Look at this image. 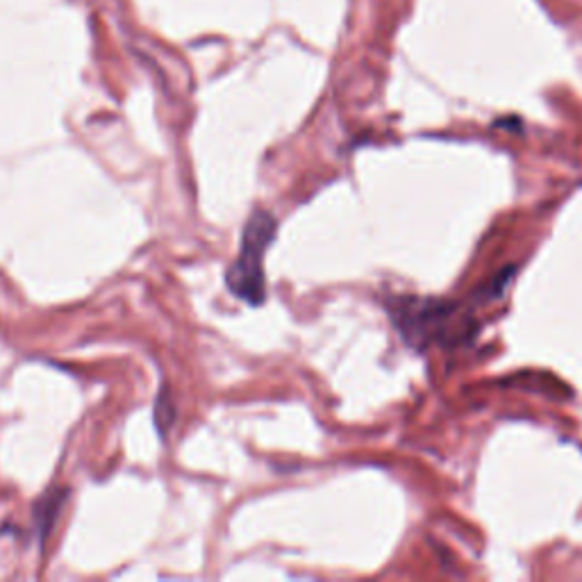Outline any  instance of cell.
Segmentation results:
<instances>
[{
  "label": "cell",
  "mask_w": 582,
  "mask_h": 582,
  "mask_svg": "<svg viewBox=\"0 0 582 582\" xmlns=\"http://www.w3.org/2000/svg\"><path fill=\"white\" fill-rule=\"evenodd\" d=\"M64 498H66V492H62V489H53V492L41 498L39 505L35 507L37 530H39L41 539H46L48 532H51L53 523L57 519V514H60V507L64 503Z\"/></svg>",
  "instance_id": "3957f363"
},
{
  "label": "cell",
  "mask_w": 582,
  "mask_h": 582,
  "mask_svg": "<svg viewBox=\"0 0 582 582\" xmlns=\"http://www.w3.org/2000/svg\"><path fill=\"white\" fill-rule=\"evenodd\" d=\"M514 278V266H507V269L498 271L496 276L489 280V285L485 289H480L482 301H494V298H501L505 294L507 285H510Z\"/></svg>",
  "instance_id": "277c9868"
},
{
  "label": "cell",
  "mask_w": 582,
  "mask_h": 582,
  "mask_svg": "<svg viewBox=\"0 0 582 582\" xmlns=\"http://www.w3.org/2000/svg\"><path fill=\"white\" fill-rule=\"evenodd\" d=\"M455 303L432 301V298H403L394 303L392 317L398 330L403 332L405 342L412 346H426L435 339H442L448 330Z\"/></svg>",
  "instance_id": "7a4b0ae2"
},
{
  "label": "cell",
  "mask_w": 582,
  "mask_h": 582,
  "mask_svg": "<svg viewBox=\"0 0 582 582\" xmlns=\"http://www.w3.org/2000/svg\"><path fill=\"white\" fill-rule=\"evenodd\" d=\"M173 419H176V407H173V403H171L169 392L162 389L160 396H157V405H155V423H157V428H160L162 435L169 432V426L173 423Z\"/></svg>",
  "instance_id": "5b68a950"
},
{
  "label": "cell",
  "mask_w": 582,
  "mask_h": 582,
  "mask_svg": "<svg viewBox=\"0 0 582 582\" xmlns=\"http://www.w3.org/2000/svg\"><path fill=\"white\" fill-rule=\"evenodd\" d=\"M278 223L273 214L264 210H255L248 219L237 260L228 269L226 282L232 294L248 305H262L266 298V280H264V253L276 237Z\"/></svg>",
  "instance_id": "6da1fadb"
}]
</instances>
